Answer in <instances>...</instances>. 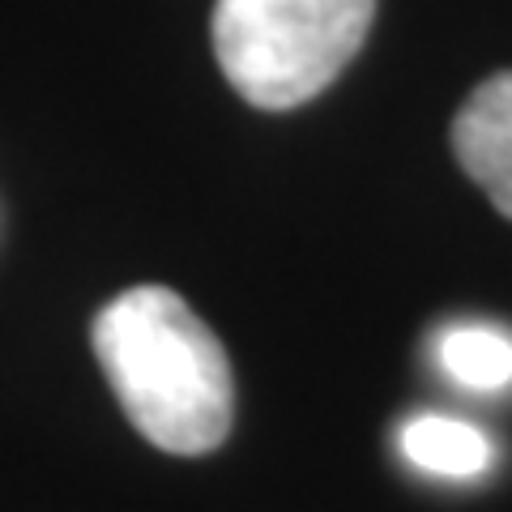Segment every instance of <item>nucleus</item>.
Returning a JSON list of instances; mask_svg holds the SVG:
<instances>
[{
	"label": "nucleus",
	"instance_id": "nucleus-3",
	"mask_svg": "<svg viewBox=\"0 0 512 512\" xmlns=\"http://www.w3.org/2000/svg\"><path fill=\"white\" fill-rule=\"evenodd\" d=\"M453 150L495 210L512 218V69L487 77L457 111Z\"/></svg>",
	"mask_w": 512,
	"mask_h": 512
},
{
	"label": "nucleus",
	"instance_id": "nucleus-2",
	"mask_svg": "<svg viewBox=\"0 0 512 512\" xmlns=\"http://www.w3.org/2000/svg\"><path fill=\"white\" fill-rule=\"evenodd\" d=\"M376 0H218L214 56L261 111L316 99L363 47Z\"/></svg>",
	"mask_w": 512,
	"mask_h": 512
},
{
	"label": "nucleus",
	"instance_id": "nucleus-1",
	"mask_svg": "<svg viewBox=\"0 0 512 512\" xmlns=\"http://www.w3.org/2000/svg\"><path fill=\"white\" fill-rule=\"evenodd\" d=\"M90 338L111 393L154 448L201 457L227 440L235 419L227 350L175 291L128 286L94 316Z\"/></svg>",
	"mask_w": 512,
	"mask_h": 512
},
{
	"label": "nucleus",
	"instance_id": "nucleus-5",
	"mask_svg": "<svg viewBox=\"0 0 512 512\" xmlns=\"http://www.w3.org/2000/svg\"><path fill=\"white\" fill-rule=\"evenodd\" d=\"M436 359L461 389H504L512 384V338L495 325H453L440 333Z\"/></svg>",
	"mask_w": 512,
	"mask_h": 512
},
{
	"label": "nucleus",
	"instance_id": "nucleus-4",
	"mask_svg": "<svg viewBox=\"0 0 512 512\" xmlns=\"http://www.w3.org/2000/svg\"><path fill=\"white\" fill-rule=\"evenodd\" d=\"M402 453L414 470L436 478H478L487 474L495 448L487 431L448 414H419L402 427Z\"/></svg>",
	"mask_w": 512,
	"mask_h": 512
}]
</instances>
